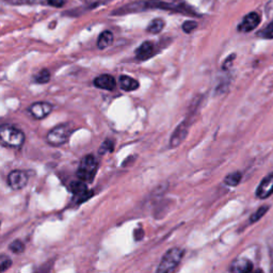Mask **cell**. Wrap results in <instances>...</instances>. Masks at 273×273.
Listing matches in <instances>:
<instances>
[{
    "instance_id": "cell-27",
    "label": "cell",
    "mask_w": 273,
    "mask_h": 273,
    "mask_svg": "<svg viewBox=\"0 0 273 273\" xmlns=\"http://www.w3.org/2000/svg\"><path fill=\"white\" fill-rule=\"evenodd\" d=\"M236 58V55H232L230 56L225 61H224V63H223V70H228L232 66V63H233V61L235 60Z\"/></svg>"
},
{
    "instance_id": "cell-24",
    "label": "cell",
    "mask_w": 273,
    "mask_h": 273,
    "mask_svg": "<svg viewBox=\"0 0 273 273\" xmlns=\"http://www.w3.org/2000/svg\"><path fill=\"white\" fill-rule=\"evenodd\" d=\"M12 264V260L7 257L6 255H3L2 258H0V265H2V272H5L8 268L11 267Z\"/></svg>"
},
{
    "instance_id": "cell-12",
    "label": "cell",
    "mask_w": 273,
    "mask_h": 273,
    "mask_svg": "<svg viewBox=\"0 0 273 273\" xmlns=\"http://www.w3.org/2000/svg\"><path fill=\"white\" fill-rule=\"evenodd\" d=\"M154 51H155V46L152 42H143L135 51V58L138 60L144 61L150 59L151 57L154 56Z\"/></svg>"
},
{
    "instance_id": "cell-30",
    "label": "cell",
    "mask_w": 273,
    "mask_h": 273,
    "mask_svg": "<svg viewBox=\"0 0 273 273\" xmlns=\"http://www.w3.org/2000/svg\"><path fill=\"white\" fill-rule=\"evenodd\" d=\"M251 273H264V271H263V270H260V269H257V270H255V271H253V272H251Z\"/></svg>"
},
{
    "instance_id": "cell-10",
    "label": "cell",
    "mask_w": 273,
    "mask_h": 273,
    "mask_svg": "<svg viewBox=\"0 0 273 273\" xmlns=\"http://www.w3.org/2000/svg\"><path fill=\"white\" fill-rule=\"evenodd\" d=\"M273 193V173L267 175L259 184L256 195L259 198H267Z\"/></svg>"
},
{
    "instance_id": "cell-4",
    "label": "cell",
    "mask_w": 273,
    "mask_h": 273,
    "mask_svg": "<svg viewBox=\"0 0 273 273\" xmlns=\"http://www.w3.org/2000/svg\"><path fill=\"white\" fill-rule=\"evenodd\" d=\"M0 138L5 145L11 147H19L25 141L24 132L12 125H4L0 128Z\"/></svg>"
},
{
    "instance_id": "cell-2",
    "label": "cell",
    "mask_w": 273,
    "mask_h": 273,
    "mask_svg": "<svg viewBox=\"0 0 273 273\" xmlns=\"http://www.w3.org/2000/svg\"><path fill=\"white\" fill-rule=\"evenodd\" d=\"M73 132V127L71 124H60V125L54 127L47 133L46 140L47 143L53 146H60L66 143Z\"/></svg>"
},
{
    "instance_id": "cell-18",
    "label": "cell",
    "mask_w": 273,
    "mask_h": 273,
    "mask_svg": "<svg viewBox=\"0 0 273 273\" xmlns=\"http://www.w3.org/2000/svg\"><path fill=\"white\" fill-rule=\"evenodd\" d=\"M33 79L36 83H40V84L47 83L49 80H51V73H49L48 70L44 69L36 74Z\"/></svg>"
},
{
    "instance_id": "cell-8",
    "label": "cell",
    "mask_w": 273,
    "mask_h": 273,
    "mask_svg": "<svg viewBox=\"0 0 273 273\" xmlns=\"http://www.w3.org/2000/svg\"><path fill=\"white\" fill-rule=\"evenodd\" d=\"M259 22H260V16L256 13V12H251V13L244 16V18L238 26V30L240 32H251L258 26Z\"/></svg>"
},
{
    "instance_id": "cell-7",
    "label": "cell",
    "mask_w": 273,
    "mask_h": 273,
    "mask_svg": "<svg viewBox=\"0 0 273 273\" xmlns=\"http://www.w3.org/2000/svg\"><path fill=\"white\" fill-rule=\"evenodd\" d=\"M53 105L46 102L34 103L29 107V112L36 120H42L46 118L53 111Z\"/></svg>"
},
{
    "instance_id": "cell-13",
    "label": "cell",
    "mask_w": 273,
    "mask_h": 273,
    "mask_svg": "<svg viewBox=\"0 0 273 273\" xmlns=\"http://www.w3.org/2000/svg\"><path fill=\"white\" fill-rule=\"evenodd\" d=\"M71 191L75 194L77 197L80 198V201H84L85 198H88L92 193L86 188L85 183L79 180V181H73L71 184Z\"/></svg>"
},
{
    "instance_id": "cell-9",
    "label": "cell",
    "mask_w": 273,
    "mask_h": 273,
    "mask_svg": "<svg viewBox=\"0 0 273 273\" xmlns=\"http://www.w3.org/2000/svg\"><path fill=\"white\" fill-rule=\"evenodd\" d=\"M94 85L98 89H103L106 91H112L116 89L117 81L113 76L109 75V74H103V75L97 76L94 81Z\"/></svg>"
},
{
    "instance_id": "cell-20",
    "label": "cell",
    "mask_w": 273,
    "mask_h": 273,
    "mask_svg": "<svg viewBox=\"0 0 273 273\" xmlns=\"http://www.w3.org/2000/svg\"><path fill=\"white\" fill-rule=\"evenodd\" d=\"M181 28L185 33H191L195 30V28H197V22L194 20H187L183 24Z\"/></svg>"
},
{
    "instance_id": "cell-31",
    "label": "cell",
    "mask_w": 273,
    "mask_h": 273,
    "mask_svg": "<svg viewBox=\"0 0 273 273\" xmlns=\"http://www.w3.org/2000/svg\"><path fill=\"white\" fill-rule=\"evenodd\" d=\"M151 2H159V0H151Z\"/></svg>"
},
{
    "instance_id": "cell-5",
    "label": "cell",
    "mask_w": 273,
    "mask_h": 273,
    "mask_svg": "<svg viewBox=\"0 0 273 273\" xmlns=\"http://www.w3.org/2000/svg\"><path fill=\"white\" fill-rule=\"evenodd\" d=\"M28 183V175L26 172L20 170L12 171L8 176V184L13 190H20Z\"/></svg>"
},
{
    "instance_id": "cell-29",
    "label": "cell",
    "mask_w": 273,
    "mask_h": 273,
    "mask_svg": "<svg viewBox=\"0 0 273 273\" xmlns=\"http://www.w3.org/2000/svg\"><path fill=\"white\" fill-rule=\"evenodd\" d=\"M31 2L36 4H48V0H31Z\"/></svg>"
},
{
    "instance_id": "cell-15",
    "label": "cell",
    "mask_w": 273,
    "mask_h": 273,
    "mask_svg": "<svg viewBox=\"0 0 273 273\" xmlns=\"http://www.w3.org/2000/svg\"><path fill=\"white\" fill-rule=\"evenodd\" d=\"M112 43H113V33L111 31L106 30L99 34L97 40V47L99 49H105Z\"/></svg>"
},
{
    "instance_id": "cell-22",
    "label": "cell",
    "mask_w": 273,
    "mask_h": 273,
    "mask_svg": "<svg viewBox=\"0 0 273 273\" xmlns=\"http://www.w3.org/2000/svg\"><path fill=\"white\" fill-rule=\"evenodd\" d=\"M259 36H262V38L265 39H273V20L268 25V26L260 32L258 33Z\"/></svg>"
},
{
    "instance_id": "cell-11",
    "label": "cell",
    "mask_w": 273,
    "mask_h": 273,
    "mask_svg": "<svg viewBox=\"0 0 273 273\" xmlns=\"http://www.w3.org/2000/svg\"><path fill=\"white\" fill-rule=\"evenodd\" d=\"M253 270V264L246 258H237L231 265L232 273H251Z\"/></svg>"
},
{
    "instance_id": "cell-3",
    "label": "cell",
    "mask_w": 273,
    "mask_h": 273,
    "mask_svg": "<svg viewBox=\"0 0 273 273\" xmlns=\"http://www.w3.org/2000/svg\"><path fill=\"white\" fill-rule=\"evenodd\" d=\"M98 168L97 159L93 155H86L82 158L79 165L77 176L83 183H90L94 178Z\"/></svg>"
},
{
    "instance_id": "cell-25",
    "label": "cell",
    "mask_w": 273,
    "mask_h": 273,
    "mask_svg": "<svg viewBox=\"0 0 273 273\" xmlns=\"http://www.w3.org/2000/svg\"><path fill=\"white\" fill-rule=\"evenodd\" d=\"M4 2H6L12 6H21V5L32 3L31 0H4Z\"/></svg>"
},
{
    "instance_id": "cell-28",
    "label": "cell",
    "mask_w": 273,
    "mask_h": 273,
    "mask_svg": "<svg viewBox=\"0 0 273 273\" xmlns=\"http://www.w3.org/2000/svg\"><path fill=\"white\" fill-rule=\"evenodd\" d=\"M143 235H144V233H143V231H142V230H138V231L135 230V232H134L135 240H141V238L143 237Z\"/></svg>"
},
{
    "instance_id": "cell-21",
    "label": "cell",
    "mask_w": 273,
    "mask_h": 273,
    "mask_svg": "<svg viewBox=\"0 0 273 273\" xmlns=\"http://www.w3.org/2000/svg\"><path fill=\"white\" fill-rule=\"evenodd\" d=\"M113 145H115V143H113L112 140H109V139L106 140L102 144L101 148H99V154H106L107 152H112L113 151Z\"/></svg>"
},
{
    "instance_id": "cell-14",
    "label": "cell",
    "mask_w": 273,
    "mask_h": 273,
    "mask_svg": "<svg viewBox=\"0 0 273 273\" xmlns=\"http://www.w3.org/2000/svg\"><path fill=\"white\" fill-rule=\"evenodd\" d=\"M119 81H120V86L122 88V90L127 91V92L134 91L140 86V83L138 80H135L132 77L126 76V75L120 76Z\"/></svg>"
},
{
    "instance_id": "cell-19",
    "label": "cell",
    "mask_w": 273,
    "mask_h": 273,
    "mask_svg": "<svg viewBox=\"0 0 273 273\" xmlns=\"http://www.w3.org/2000/svg\"><path fill=\"white\" fill-rule=\"evenodd\" d=\"M268 209H269V206H262L260 208H258V209L256 210V212L251 216L250 221H251L252 223L257 222L260 218L265 216V214L268 212Z\"/></svg>"
},
{
    "instance_id": "cell-26",
    "label": "cell",
    "mask_w": 273,
    "mask_h": 273,
    "mask_svg": "<svg viewBox=\"0 0 273 273\" xmlns=\"http://www.w3.org/2000/svg\"><path fill=\"white\" fill-rule=\"evenodd\" d=\"M47 5L54 8H61L65 5V0H48Z\"/></svg>"
},
{
    "instance_id": "cell-17",
    "label": "cell",
    "mask_w": 273,
    "mask_h": 273,
    "mask_svg": "<svg viewBox=\"0 0 273 273\" xmlns=\"http://www.w3.org/2000/svg\"><path fill=\"white\" fill-rule=\"evenodd\" d=\"M241 173L240 172H234V173H231L230 175H228L224 179V183L228 185V186H231V187H235V186H237L240 180H241Z\"/></svg>"
},
{
    "instance_id": "cell-16",
    "label": "cell",
    "mask_w": 273,
    "mask_h": 273,
    "mask_svg": "<svg viewBox=\"0 0 273 273\" xmlns=\"http://www.w3.org/2000/svg\"><path fill=\"white\" fill-rule=\"evenodd\" d=\"M166 27V21L161 18H156L153 19L150 24H148V26L146 28L148 33H152V34H158L161 31L164 30V28Z\"/></svg>"
},
{
    "instance_id": "cell-6",
    "label": "cell",
    "mask_w": 273,
    "mask_h": 273,
    "mask_svg": "<svg viewBox=\"0 0 273 273\" xmlns=\"http://www.w3.org/2000/svg\"><path fill=\"white\" fill-rule=\"evenodd\" d=\"M189 126H190V123L188 120H186L179 124L171 136L170 147L174 148L178 146L186 139V136H187L188 131H189Z\"/></svg>"
},
{
    "instance_id": "cell-23",
    "label": "cell",
    "mask_w": 273,
    "mask_h": 273,
    "mask_svg": "<svg viewBox=\"0 0 273 273\" xmlns=\"http://www.w3.org/2000/svg\"><path fill=\"white\" fill-rule=\"evenodd\" d=\"M10 250L14 253H21L25 250V245L21 241L15 240L10 244Z\"/></svg>"
},
{
    "instance_id": "cell-1",
    "label": "cell",
    "mask_w": 273,
    "mask_h": 273,
    "mask_svg": "<svg viewBox=\"0 0 273 273\" xmlns=\"http://www.w3.org/2000/svg\"><path fill=\"white\" fill-rule=\"evenodd\" d=\"M184 256V250L179 247L169 250L165 256L161 259L159 267L157 269V273H173L179 265L180 260Z\"/></svg>"
}]
</instances>
